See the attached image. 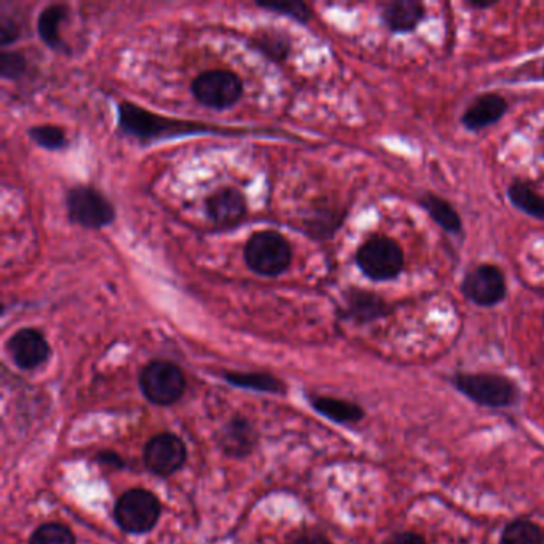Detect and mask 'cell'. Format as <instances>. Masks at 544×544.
Returning <instances> with one entry per match:
<instances>
[{
  "mask_svg": "<svg viewBox=\"0 0 544 544\" xmlns=\"http://www.w3.org/2000/svg\"><path fill=\"white\" fill-rule=\"evenodd\" d=\"M139 385L150 403L157 404V406H171V404L178 403L184 395L186 377H184L181 367L171 361L155 359L142 369L141 375H139Z\"/></svg>",
  "mask_w": 544,
  "mask_h": 544,
  "instance_id": "cell-7",
  "label": "cell"
},
{
  "mask_svg": "<svg viewBox=\"0 0 544 544\" xmlns=\"http://www.w3.org/2000/svg\"><path fill=\"white\" fill-rule=\"evenodd\" d=\"M29 139L36 146L50 152L66 149L69 146V138L66 131L58 125H34L28 130Z\"/></svg>",
  "mask_w": 544,
  "mask_h": 544,
  "instance_id": "cell-25",
  "label": "cell"
},
{
  "mask_svg": "<svg viewBox=\"0 0 544 544\" xmlns=\"http://www.w3.org/2000/svg\"><path fill=\"white\" fill-rule=\"evenodd\" d=\"M417 202L418 206L425 209L428 216H430L442 230H446L447 233H452V235L462 233V217H460V214H458L454 205L447 202L446 198L439 197V195L433 194V192H425V194L418 197Z\"/></svg>",
  "mask_w": 544,
  "mask_h": 544,
  "instance_id": "cell-19",
  "label": "cell"
},
{
  "mask_svg": "<svg viewBox=\"0 0 544 544\" xmlns=\"http://www.w3.org/2000/svg\"><path fill=\"white\" fill-rule=\"evenodd\" d=\"M7 350L13 363L23 371H34L47 363L52 353L44 334L36 328L18 329L8 339Z\"/></svg>",
  "mask_w": 544,
  "mask_h": 544,
  "instance_id": "cell-12",
  "label": "cell"
},
{
  "mask_svg": "<svg viewBox=\"0 0 544 544\" xmlns=\"http://www.w3.org/2000/svg\"><path fill=\"white\" fill-rule=\"evenodd\" d=\"M64 206L72 224L87 230L106 229L114 224L117 211L101 190L88 184H77L66 192Z\"/></svg>",
  "mask_w": 544,
  "mask_h": 544,
  "instance_id": "cell-4",
  "label": "cell"
},
{
  "mask_svg": "<svg viewBox=\"0 0 544 544\" xmlns=\"http://www.w3.org/2000/svg\"><path fill=\"white\" fill-rule=\"evenodd\" d=\"M383 544H428L425 538L420 537L418 533L414 532H401L395 533L393 537L388 538Z\"/></svg>",
  "mask_w": 544,
  "mask_h": 544,
  "instance_id": "cell-30",
  "label": "cell"
},
{
  "mask_svg": "<svg viewBox=\"0 0 544 544\" xmlns=\"http://www.w3.org/2000/svg\"><path fill=\"white\" fill-rule=\"evenodd\" d=\"M462 294L477 307L492 308L506 299L508 284L497 265L481 264L466 273Z\"/></svg>",
  "mask_w": 544,
  "mask_h": 544,
  "instance_id": "cell-9",
  "label": "cell"
},
{
  "mask_svg": "<svg viewBox=\"0 0 544 544\" xmlns=\"http://www.w3.org/2000/svg\"><path fill=\"white\" fill-rule=\"evenodd\" d=\"M426 18V8L417 0H395L383 5L380 20L391 34H409Z\"/></svg>",
  "mask_w": 544,
  "mask_h": 544,
  "instance_id": "cell-15",
  "label": "cell"
},
{
  "mask_svg": "<svg viewBox=\"0 0 544 544\" xmlns=\"http://www.w3.org/2000/svg\"><path fill=\"white\" fill-rule=\"evenodd\" d=\"M256 442V431L246 418H233L219 434V446L230 457H246L253 452Z\"/></svg>",
  "mask_w": 544,
  "mask_h": 544,
  "instance_id": "cell-17",
  "label": "cell"
},
{
  "mask_svg": "<svg viewBox=\"0 0 544 544\" xmlns=\"http://www.w3.org/2000/svg\"><path fill=\"white\" fill-rule=\"evenodd\" d=\"M205 213L216 229L232 230L248 216V202L235 187H222L206 198Z\"/></svg>",
  "mask_w": 544,
  "mask_h": 544,
  "instance_id": "cell-10",
  "label": "cell"
},
{
  "mask_svg": "<svg viewBox=\"0 0 544 544\" xmlns=\"http://www.w3.org/2000/svg\"><path fill=\"white\" fill-rule=\"evenodd\" d=\"M508 99L498 93L477 96L462 115L463 127L468 131H481L500 122L508 112Z\"/></svg>",
  "mask_w": 544,
  "mask_h": 544,
  "instance_id": "cell-14",
  "label": "cell"
},
{
  "mask_svg": "<svg viewBox=\"0 0 544 544\" xmlns=\"http://www.w3.org/2000/svg\"><path fill=\"white\" fill-rule=\"evenodd\" d=\"M543 79H544V63H543Z\"/></svg>",
  "mask_w": 544,
  "mask_h": 544,
  "instance_id": "cell-33",
  "label": "cell"
},
{
  "mask_svg": "<svg viewBox=\"0 0 544 544\" xmlns=\"http://www.w3.org/2000/svg\"><path fill=\"white\" fill-rule=\"evenodd\" d=\"M225 380L235 387L249 388V390L264 391V393H281L283 383L270 374L259 372H227Z\"/></svg>",
  "mask_w": 544,
  "mask_h": 544,
  "instance_id": "cell-23",
  "label": "cell"
},
{
  "mask_svg": "<svg viewBox=\"0 0 544 544\" xmlns=\"http://www.w3.org/2000/svg\"><path fill=\"white\" fill-rule=\"evenodd\" d=\"M190 93L198 104L213 111H225L240 103L245 85L238 74L229 69H211L192 80Z\"/></svg>",
  "mask_w": 544,
  "mask_h": 544,
  "instance_id": "cell-6",
  "label": "cell"
},
{
  "mask_svg": "<svg viewBox=\"0 0 544 544\" xmlns=\"http://www.w3.org/2000/svg\"><path fill=\"white\" fill-rule=\"evenodd\" d=\"M117 127L123 135L138 139L142 144L182 138V136H241L248 133L240 128L219 127L211 123L163 117L131 101H120L117 104Z\"/></svg>",
  "mask_w": 544,
  "mask_h": 544,
  "instance_id": "cell-1",
  "label": "cell"
},
{
  "mask_svg": "<svg viewBox=\"0 0 544 544\" xmlns=\"http://www.w3.org/2000/svg\"><path fill=\"white\" fill-rule=\"evenodd\" d=\"M29 544H75V538L64 525L44 524L32 533Z\"/></svg>",
  "mask_w": 544,
  "mask_h": 544,
  "instance_id": "cell-28",
  "label": "cell"
},
{
  "mask_svg": "<svg viewBox=\"0 0 544 544\" xmlns=\"http://www.w3.org/2000/svg\"><path fill=\"white\" fill-rule=\"evenodd\" d=\"M160 501L154 493L144 489H133L123 493L115 505V522L123 532L141 533L150 532L157 525L160 517Z\"/></svg>",
  "mask_w": 544,
  "mask_h": 544,
  "instance_id": "cell-8",
  "label": "cell"
},
{
  "mask_svg": "<svg viewBox=\"0 0 544 544\" xmlns=\"http://www.w3.org/2000/svg\"><path fill=\"white\" fill-rule=\"evenodd\" d=\"M355 264L369 280L385 283L396 280L403 273L406 257L403 248L393 238L374 235L359 246Z\"/></svg>",
  "mask_w": 544,
  "mask_h": 544,
  "instance_id": "cell-3",
  "label": "cell"
},
{
  "mask_svg": "<svg viewBox=\"0 0 544 544\" xmlns=\"http://www.w3.org/2000/svg\"><path fill=\"white\" fill-rule=\"evenodd\" d=\"M21 29L13 18L8 15L0 16V47L8 50L16 40L20 39Z\"/></svg>",
  "mask_w": 544,
  "mask_h": 544,
  "instance_id": "cell-29",
  "label": "cell"
},
{
  "mask_svg": "<svg viewBox=\"0 0 544 544\" xmlns=\"http://www.w3.org/2000/svg\"><path fill=\"white\" fill-rule=\"evenodd\" d=\"M543 326H544V315H543Z\"/></svg>",
  "mask_w": 544,
  "mask_h": 544,
  "instance_id": "cell-34",
  "label": "cell"
},
{
  "mask_svg": "<svg viewBox=\"0 0 544 544\" xmlns=\"http://www.w3.org/2000/svg\"><path fill=\"white\" fill-rule=\"evenodd\" d=\"M509 202L513 203L514 208L519 209L527 216L544 221V197L537 194V190L532 189L529 184L522 181H514L508 187Z\"/></svg>",
  "mask_w": 544,
  "mask_h": 544,
  "instance_id": "cell-21",
  "label": "cell"
},
{
  "mask_svg": "<svg viewBox=\"0 0 544 544\" xmlns=\"http://www.w3.org/2000/svg\"><path fill=\"white\" fill-rule=\"evenodd\" d=\"M28 72V60L21 52L2 50L0 52V77L4 80H21Z\"/></svg>",
  "mask_w": 544,
  "mask_h": 544,
  "instance_id": "cell-27",
  "label": "cell"
},
{
  "mask_svg": "<svg viewBox=\"0 0 544 544\" xmlns=\"http://www.w3.org/2000/svg\"><path fill=\"white\" fill-rule=\"evenodd\" d=\"M249 47L261 53L272 63L283 64L291 56L292 40L284 31L261 29L249 39Z\"/></svg>",
  "mask_w": 544,
  "mask_h": 544,
  "instance_id": "cell-18",
  "label": "cell"
},
{
  "mask_svg": "<svg viewBox=\"0 0 544 544\" xmlns=\"http://www.w3.org/2000/svg\"><path fill=\"white\" fill-rule=\"evenodd\" d=\"M312 406L316 412L336 423H356L364 417V410L358 404L348 403L342 399L315 398Z\"/></svg>",
  "mask_w": 544,
  "mask_h": 544,
  "instance_id": "cell-22",
  "label": "cell"
},
{
  "mask_svg": "<svg viewBox=\"0 0 544 544\" xmlns=\"http://www.w3.org/2000/svg\"><path fill=\"white\" fill-rule=\"evenodd\" d=\"M289 544H331V541L321 533L307 532L294 538Z\"/></svg>",
  "mask_w": 544,
  "mask_h": 544,
  "instance_id": "cell-31",
  "label": "cell"
},
{
  "mask_svg": "<svg viewBox=\"0 0 544 544\" xmlns=\"http://www.w3.org/2000/svg\"><path fill=\"white\" fill-rule=\"evenodd\" d=\"M493 2H468V7L473 8V10H487V8L493 7Z\"/></svg>",
  "mask_w": 544,
  "mask_h": 544,
  "instance_id": "cell-32",
  "label": "cell"
},
{
  "mask_svg": "<svg viewBox=\"0 0 544 544\" xmlns=\"http://www.w3.org/2000/svg\"><path fill=\"white\" fill-rule=\"evenodd\" d=\"M256 5L264 10H269V12L286 16L289 20L299 24H308L313 18L312 8L300 0H291V2H261V0H257Z\"/></svg>",
  "mask_w": 544,
  "mask_h": 544,
  "instance_id": "cell-26",
  "label": "cell"
},
{
  "mask_svg": "<svg viewBox=\"0 0 544 544\" xmlns=\"http://www.w3.org/2000/svg\"><path fill=\"white\" fill-rule=\"evenodd\" d=\"M347 219V211L337 208H318L305 221V232L316 241H326L334 238L343 222Z\"/></svg>",
  "mask_w": 544,
  "mask_h": 544,
  "instance_id": "cell-20",
  "label": "cell"
},
{
  "mask_svg": "<svg viewBox=\"0 0 544 544\" xmlns=\"http://www.w3.org/2000/svg\"><path fill=\"white\" fill-rule=\"evenodd\" d=\"M455 388L462 395L479 406L503 409L513 406L519 398V388L513 380L500 374H455L452 379Z\"/></svg>",
  "mask_w": 544,
  "mask_h": 544,
  "instance_id": "cell-5",
  "label": "cell"
},
{
  "mask_svg": "<svg viewBox=\"0 0 544 544\" xmlns=\"http://www.w3.org/2000/svg\"><path fill=\"white\" fill-rule=\"evenodd\" d=\"M243 259L246 267L256 275L276 278L291 267V243L276 230H259L246 241Z\"/></svg>",
  "mask_w": 544,
  "mask_h": 544,
  "instance_id": "cell-2",
  "label": "cell"
},
{
  "mask_svg": "<svg viewBox=\"0 0 544 544\" xmlns=\"http://www.w3.org/2000/svg\"><path fill=\"white\" fill-rule=\"evenodd\" d=\"M500 544H544V532L540 525L519 519L506 525Z\"/></svg>",
  "mask_w": 544,
  "mask_h": 544,
  "instance_id": "cell-24",
  "label": "cell"
},
{
  "mask_svg": "<svg viewBox=\"0 0 544 544\" xmlns=\"http://www.w3.org/2000/svg\"><path fill=\"white\" fill-rule=\"evenodd\" d=\"M68 15V5L48 4L40 10L36 24L39 39L53 52L64 53V55H69L71 48L61 37L60 26Z\"/></svg>",
  "mask_w": 544,
  "mask_h": 544,
  "instance_id": "cell-16",
  "label": "cell"
},
{
  "mask_svg": "<svg viewBox=\"0 0 544 544\" xmlns=\"http://www.w3.org/2000/svg\"><path fill=\"white\" fill-rule=\"evenodd\" d=\"M342 316L345 320L358 324H369L390 315L391 308L387 300L377 292L367 289L350 288L343 292Z\"/></svg>",
  "mask_w": 544,
  "mask_h": 544,
  "instance_id": "cell-13",
  "label": "cell"
},
{
  "mask_svg": "<svg viewBox=\"0 0 544 544\" xmlns=\"http://www.w3.org/2000/svg\"><path fill=\"white\" fill-rule=\"evenodd\" d=\"M186 458V446L176 434H157L144 449V462L149 471L157 476H171L181 470Z\"/></svg>",
  "mask_w": 544,
  "mask_h": 544,
  "instance_id": "cell-11",
  "label": "cell"
}]
</instances>
